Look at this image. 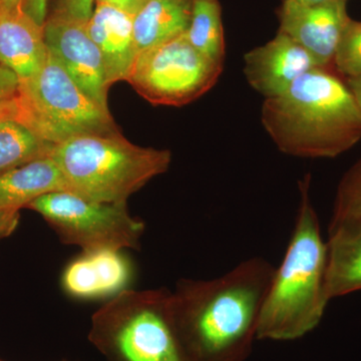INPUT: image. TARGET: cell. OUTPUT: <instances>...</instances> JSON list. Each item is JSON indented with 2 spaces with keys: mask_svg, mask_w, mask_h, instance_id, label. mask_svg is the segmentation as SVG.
<instances>
[{
  "mask_svg": "<svg viewBox=\"0 0 361 361\" xmlns=\"http://www.w3.org/2000/svg\"><path fill=\"white\" fill-rule=\"evenodd\" d=\"M310 175L299 182L300 203L283 260L275 268L259 320L257 341L301 338L322 320L329 302L325 286L326 242L311 201Z\"/></svg>",
  "mask_w": 361,
  "mask_h": 361,
  "instance_id": "3",
  "label": "cell"
},
{
  "mask_svg": "<svg viewBox=\"0 0 361 361\" xmlns=\"http://www.w3.org/2000/svg\"><path fill=\"white\" fill-rule=\"evenodd\" d=\"M361 220V157L337 186L331 221Z\"/></svg>",
  "mask_w": 361,
  "mask_h": 361,
  "instance_id": "20",
  "label": "cell"
},
{
  "mask_svg": "<svg viewBox=\"0 0 361 361\" xmlns=\"http://www.w3.org/2000/svg\"><path fill=\"white\" fill-rule=\"evenodd\" d=\"M63 361H66V360H63Z\"/></svg>",
  "mask_w": 361,
  "mask_h": 361,
  "instance_id": "30",
  "label": "cell"
},
{
  "mask_svg": "<svg viewBox=\"0 0 361 361\" xmlns=\"http://www.w3.org/2000/svg\"><path fill=\"white\" fill-rule=\"evenodd\" d=\"M261 121L278 149L298 158H336L361 140V111L331 66L308 71L281 96L266 99Z\"/></svg>",
  "mask_w": 361,
  "mask_h": 361,
  "instance_id": "2",
  "label": "cell"
},
{
  "mask_svg": "<svg viewBox=\"0 0 361 361\" xmlns=\"http://www.w3.org/2000/svg\"><path fill=\"white\" fill-rule=\"evenodd\" d=\"M28 209L39 214L61 242L82 251L140 248L146 224L130 215L128 203L89 200L68 191L35 199Z\"/></svg>",
  "mask_w": 361,
  "mask_h": 361,
  "instance_id": "7",
  "label": "cell"
},
{
  "mask_svg": "<svg viewBox=\"0 0 361 361\" xmlns=\"http://www.w3.org/2000/svg\"><path fill=\"white\" fill-rule=\"evenodd\" d=\"M20 82L13 71L0 63V121L14 118Z\"/></svg>",
  "mask_w": 361,
  "mask_h": 361,
  "instance_id": "22",
  "label": "cell"
},
{
  "mask_svg": "<svg viewBox=\"0 0 361 361\" xmlns=\"http://www.w3.org/2000/svg\"><path fill=\"white\" fill-rule=\"evenodd\" d=\"M185 37L206 58L224 66V30L218 0H194L191 21Z\"/></svg>",
  "mask_w": 361,
  "mask_h": 361,
  "instance_id": "18",
  "label": "cell"
},
{
  "mask_svg": "<svg viewBox=\"0 0 361 361\" xmlns=\"http://www.w3.org/2000/svg\"><path fill=\"white\" fill-rule=\"evenodd\" d=\"M13 120L54 146L78 135L120 132L110 110L92 101L49 51L42 70L20 82Z\"/></svg>",
  "mask_w": 361,
  "mask_h": 361,
  "instance_id": "6",
  "label": "cell"
},
{
  "mask_svg": "<svg viewBox=\"0 0 361 361\" xmlns=\"http://www.w3.org/2000/svg\"><path fill=\"white\" fill-rule=\"evenodd\" d=\"M49 0H20V7L37 25L44 26Z\"/></svg>",
  "mask_w": 361,
  "mask_h": 361,
  "instance_id": "24",
  "label": "cell"
},
{
  "mask_svg": "<svg viewBox=\"0 0 361 361\" xmlns=\"http://www.w3.org/2000/svg\"><path fill=\"white\" fill-rule=\"evenodd\" d=\"M20 211L0 212V240L13 234L20 223Z\"/></svg>",
  "mask_w": 361,
  "mask_h": 361,
  "instance_id": "25",
  "label": "cell"
},
{
  "mask_svg": "<svg viewBox=\"0 0 361 361\" xmlns=\"http://www.w3.org/2000/svg\"><path fill=\"white\" fill-rule=\"evenodd\" d=\"M274 270L252 257L214 279L177 282L171 307L189 361L248 360Z\"/></svg>",
  "mask_w": 361,
  "mask_h": 361,
  "instance_id": "1",
  "label": "cell"
},
{
  "mask_svg": "<svg viewBox=\"0 0 361 361\" xmlns=\"http://www.w3.org/2000/svg\"><path fill=\"white\" fill-rule=\"evenodd\" d=\"M68 191L63 176L51 157L0 174V212L20 211L45 194Z\"/></svg>",
  "mask_w": 361,
  "mask_h": 361,
  "instance_id": "16",
  "label": "cell"
},
{
  "mask_svg": "<svg viewBox=\"0 0 361 361\" xmlns=\"http://www.w3.org/2000/svg\"><path fill=\"white\" fill-rule=\"evenodd\" d=\"M345 82L353 96V99H355V103L357 104L358 108L361 111V75L345 78Z\"/></svg>",
  "mask_w": 361,
  "mask_h": 361,
  "instance_id": "27",
  "label": "cell"
},
{
  "mask_svg": "<svg viewBox=\"0 0 361 361\" xmlns=\"http://www.w3.org/2000/svg\"><path fill=\"white\" fill-rule=\"evenodd\" d=\"M223 66L197 51L183 35L141 52L127 82L152 104L182 106L212 89Z\"/></svg>",
  "mask_w": 361,
  "mask_h": 361,
  "instance_id": "8",
  "label": "cell"
},
{
  "mask_svg": "<svg viewBox=\"0 0 361 361\" xmlns=\"http://www.w3.org/2000/svg\"><path fill=\"white\" fill-rule=\"evenodd\" d=\"M133 273V266L123 251H82L63 270L61 287L78 300L111 299L128 289Z\"/></svg>",
  "mask_w": 361,
  "mask_h": 361,
  "instance_id": "12",
  "label": "cell"
},
{
  "mask_svg": "<svg viewBox=\"0 0 361 361\" xmlns=\"http://www.w3.org/2000/svg\"><path fill=\"white\" fill-rule=\"evenodd\" d=\"M96 0H59L56 13L61 14L71 20L87 23L94 13Z\"/></svg>",
  "mask_w": 361,
  "mask_h": 361,
  "instance_id": "23",
  "label": "cell"
},
{
  "mask_svg": "<svg viewBox=\"0 0 361 361\" xmlns=\"http://www.w3.org/2000/svg\"><path fill=\"white\" fill-rule=\"evenodd\" d=\"M194 0H148L134 16L137 54L185 35Z\"/></svg>",
  "mask_w": 361,
  "mask_h": 361,
  "instance_id": "17",
  "label": "cell"
},
{
  "mask_svg": "<svg viewBox=\"0 0 361 361\" xmlns=\"http://www.w3.org/2000/svg\"><path fill=\"white\" fill-rule=\"evenodd\" d=\"M167 288L126 289L94 313L89 341L106 361H189Z\"/></svg>",
  "mask_w": 361,
  "mask_h": 361,
  "instance_id": "5",
  "label": "cell"
},
{
  "mask_svg": "<svg viewBox=\"0 0 361 361\" xmlns=\"http://www.w3.org/2000/svg\"><path fill=\"white\" fill-rule=\"evenodd\" d=\"M303 6H316V4H324V2L331 1V0H294Z\"/></svg>",
  "mask_w": 361,
  "mask_h": 361,
  "instance_id": "29",
  "label": "cell"
},
{
  "mask_svg": "<svg viewBox=\"0 0 361 361\" xmlns=\"http://www.w3.org/2000/svg\"><path fill=\"white\" fill-rule=\"evenodd\" d=\"M54 147L13 118L0 121V174L51 157Z\"/></svg>",
  "mask_w": 361,
  "mask_h": 361,
  "instance_id": "19",
  "label": "cell"
},
{
  "mask_svg": "<svg viewBox=\"0 0 361 361\" xmlns=\"http://www.w3.org/2000/svg\"><path fill=\"white\" fill-rule=\"evenodd\" d=\"M18 6H20V0H0V7L13 8Z\"/></svg>",
  "mask_w": 361,
  "mask_h": 361,
  "instance_id": "28",
  "label": "cell"
},
{
  "mask_svg": "<svg viewBox=\"0 0 361 361\" xmlns=\"http://www.w3.org/2000/svg\"><path fill=\"white\" fill-rule=\"evenodd\" d=\"M325 286L329 300L361 290V220L330 221Z\"/></svg>",
  "mask_w": 361,
  "mask_h": 361,
  "instance_id": "15",
  "label": "cell"
},
{
  "mask_svg": "<svg viewBox=\"0 0 361 361\" xmlns=\"http://www.w3.org/2000/svg\"><path fill=\"white\" fill-rule=\"evenodd\" d=\"M68 192L103 203H128V199L172 161L169 149L133 144L121 133L82 135L54 147Z\"/></svg>",
  "mask_w": 361,
  "mask_h": 361,
  "instance_id": "4",
  "label": "cell"
},
{
  "mask_svg": "<svg viewBox=\"0 0 361 361\" xmlns=\"http://www.w3.org/2000/svg\"><path fill=\"white\" fill-rule=\"evenodd\" d=\"M47 56L44 26L37 25L20 6L0 7V63L21 82L35 77Z\"/></svg>",
  "mask_w": 361,
  "mask_h": 361,
  "instance_id": "14",
  "label": "cell"
},
{
  "mask_svg": "<svg viewBox=\"0 0 361 361\" xmlns=\"http://www.w3.org/2000/svg\"><path fill=\"white\" fill-rule=\"evenodd\" d=\"M87 30L101 51L110 85L127 80L139 56L134 37V16L97 2L87 23Z\"/></svg>",
  "mask_w": 361,
  "mask_h": 361,
  "instance_id": "13",
  "label": "cell"
},
{
  "mask_svg": "<svg viewBox=\"0 0 361 361\" xmlns=\"http://www.w3.org/2000/svg\"><path fill=\"white\" fill-rule=\"evenodd\" d=\"M148 0H96V4H111L135 16Z\"/></svg>",
  "mask_w": 361,
  "mask_h": 361,
  "instance_id": "26",
  "label": "cell"
},
{
  "mask_svg": "<svg viewBox=\"0 0 361 361\" xmlns=\"http://www.w3.org/2000/svg\"><path fill=\"white\" fill-rule=\"evenodd\" d=\"M317 68L325 66L280 32L267 44L251 49L244 56L247 82L265 99L281 96L299 78Z\"/></svg>",
  "mask_w": 361,
  "mask_h": 361,
  "instance_id": "11",
  "label": "cell"
},
{
  "mask_svg": "<svg viewBox=\"0 0 361 361\" xmlns=\"http://www.w3.org/2000/svg\"><path fill=\"white\" fill-rule=\"evenodd\" d=\"M332 66L344 78L361 75V21L349 20Z\"/></svg>",
  "mask_w": 361,
  "mask_h": 361,
  "instance_id": "21",
  "label": "cell"
},
{
  "mask_svg": "<svg viewBox=\"0 0 361 361\" xmlns=\"http://www.w3.org/2000/svg\"><path fill=\"white\" fill-rule=\"evenodd\" d=\"M346 4L348 0H331L316 6L283 0L279 11V32L310 52L320 65L330 68L350 20Z\"/></svg>",
  "mask_w": 361,
  "mask_h": 361,
  "instance_id": "10",
  "label": "cell"
},
{
  "mask_svg": "<svg viewBox=\"0 0 361 361\" xmlns=\"http://www.w3.org/2000/svg\"><path fill=\"white\" fill-rule=\"evenodd\" d=\"M47 49L85 94L106 110L109 90L106 66L99 47L90 37L87 23L54 13L45 21Z\"/></svg>",
  "mask_w": 361,
  "mask_h": 361,
  "instance_id": "9",
  "label": "cell"
}]
</instances>
